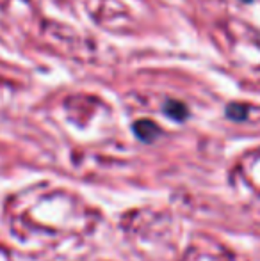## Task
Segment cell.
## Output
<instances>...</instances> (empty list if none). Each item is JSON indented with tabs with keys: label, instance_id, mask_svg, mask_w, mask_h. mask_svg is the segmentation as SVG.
Masks as SVG:
<instances>
[{
	"label": "cell",
	"instance_id": "1",
	"mask_svg": "<svg viewBox=\"0 0 260 261\" xmlns=\"http://www.w3.org/2000/svg\"><path fill=\"white\" fill-rule=\"evenodd\" d=\"M134 130H135V134H137V137L146 142L153 141V139L159 135V128H157L152 121H139V123H135Z\"/></svg>",
	"mask_w": 260,
	"mask_h": 261
},
{
	"label": "cell",
	"instance_id": "2",
	"mask_svg": "<svg viewBox=\"0 0 260 261\" xmlns=\"http://www.w3.org/2000/svg\"><path fill=\"white\" fill-rule=\"evenodd\" d=\"M164 110H166L168 116L175 117V119H184V117L187 116V109L182 103H178V101H170Z\"/></svg>",
	"mask_w": 260,
	"mask_h": 261
}]
</instances>
